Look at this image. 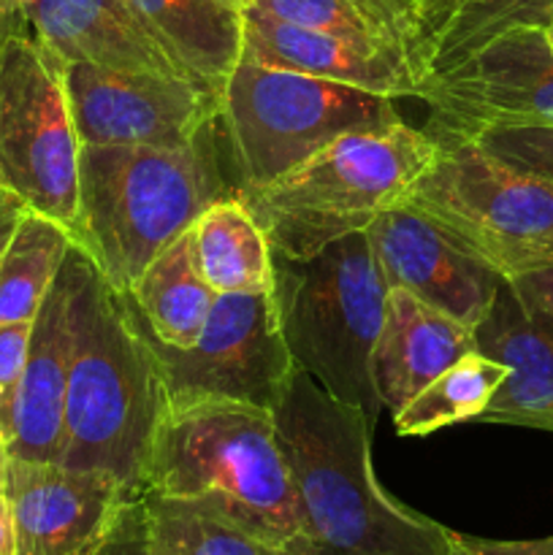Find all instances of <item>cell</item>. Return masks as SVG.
Returning <instances> with one entry per match:
<instances>
[{"label":"cell","mask_w":553,"mask_h":555,"mask_svg":"<svg viewBox=\"0 0 553 555\" xmlns=\"http://www.w3.org/2000/svg\"><path fill=\"white\" fill-rule=\"evenodd\" d=\"M312 555H448L453 531L396 502L372 466V423L293 369L271 410Z\"/></svg>","instance_id":"obj_1"},{"label":"cell","mask_w":553,"mask_h":555,"mask_svg":"<svg viewBox=\"0 0 553 555\" xmlns=\"http://www.w3.org/2000/svg\"><path fill=\"white\" fill-rule=\"evenodd\" d=\"M144 336L160 374L166 406L228 399L274 410L296 369L282 339L271 291L220 293L204 331L190 347L166 345L152 336L146 323Z\"/></svg>","instance_id":"obj_10"},{"label":"cell","mask_w":553,"mask_h":555,"mask_svg":"<svg viewBox=\"0 0 553 555\" xmlns=\"http://www.w3.org/2000/svg\"><path fill=\"white\" fill-rule=\"evenodd\" d=\"M399 119L396 98L242 57L222 87L217 125L236 163V190L282 177L342 135Z\"/></svg>","instance_id":"obj_7"},{"label":"cell","mask_w":553,"mask_h":555,"mask_svg":"<svg viewBox=\"0 0 553 555\" xmlns=\"http://www.w3.org/2000/svg\"><path fill=\"white\" fill-rule=\"evenodd\" d=\"M25 25L65 63L195 81L133 0H16Z\"/></svg>","instance_id":"obj_17"},{"label":"cell","mask_w":553,"mask_h":555,"mask_svg":"<svg viewBox=\"0 0 553 555\" xmlns=\"http://www.w3.org/2000/svg\"><path fill=\"white\" fill-rule=\"evenodd\" d=\"M475 352V328L428 307L404 287H388L374 345V388L385 410L399 412L445 369Z\"/></svg>","instance_id":"obj_19"},{"label":"cell","mask_w":553,"mask_h":555,"mask_svg":"<svg viewBox=\"0 0 553 555\" xmlns=\"http://www.w3.org/2000/svg\"><path fill=\"white\" fill-rule=\"evenodd\" d=\"M155 545L166 555H298L242 520L198 502L144 493Z\"/></svg>","instance_id":"obj_24"},{"label":"cell","mask_w":553,"mask_h":555,"mask_svg":"<svg viewBox=\"0 0 553 555\" xmlns=\"http://www.w3.org/2000/svg\"><path fill=\"white\" fill-rule=\"evenodd\" d=\"M437 139L399 122L358 130L236 198L263 228L274 258L307 260L352 233H363L432 163Z\"/></svg>","instance_id":"obj_5"},{"label":"cell","mask_w":553,"mask_h":555,"mask_svg":"<svg viewBox=\"0 0 553 555\" xmlns=\"http://www.w3.org/2000/svg\"><path fill=\"white\" fill-rule=\"evenodd\" d=\"M22 211H25V201L16 193H11V190H0V255H3Z\"/></svg>","instance_id":"obj_33"},{"label":"cell","mask_w":553,"mask_h":555,"mask_svg":"<svg viewBox=\"0 0 553 555\" xmlns=\"http://www.w3.org/2000/svg\"><path fill=\"white\" fill-rule=\"evenodd\" d=\"M79 150L65 60L22 16L0 43V182L70 236L79 222Z\"/></svg>","instance_id":"obj_9"},{"label":"cell","mask_w":553,"mask_h":555,"mask_svg":"<svg viewBox=\"0 0 553 555\" xmlns=\"http://www.w3.org/2000/svg\"><path fill=\"white\" fill-rule=\"evenodd\" d=\"M366 238L388 287H404L470 328L486 318L502 276L450 242L415 209L401 201L388 206L366 228Z\"/></svg>","instance_id":"obj_14"},{"label":"cell","mask_w":553,"mask_h":555,"mask_svg":"<svg viewBox=\"0 0 553 555\" xmlns=\"http://www.w3.org/2000/svg\"><path fill=\"white\" fill-rule=\"evenodd\" d=\"M128 296L152 336L171 347H190L204 331L220 293L201 276L188 231L141 271Z\"/></svg>","instance_id":"obj_22"},{"label":"cell","mask_w":553,"mask_h":555,"mask_svg":"<svg viewBox=\"0 0 553 555\" xmlns=\"http://www.w3.org/2000/svg\"><path fill=\"white\" fill-rule=\"evenodd\" d=\"M244 60L339 81L388 98H417L426 70L396 43L309 30L244 9Z\"/></svg>","instance_id":"obj_15"},{"label":"cell","mask_w":553,"mask_h":555,"mask_svg":"<svg viewBox=\"0 0 553 555\" xmlns=\"http://www.w3.org/2000/svg\"><path fill=\"white\" fill-rule=\"evenodd\" d=\"M282 339L293 363L336 401L383 412L372 358L388 304L366 231L345 236L307 260L274 258L271 285Z\"/></svg>","instance_id":"obj_6"},{"label":"cell","mask_w":553,"mask_h":555,"mask_svg":"<svg viewBox=\"0 0 553 555\" xmlns=\"http://www.w3.org/2000/svg\"><path fill=\"white\" fill-rule=\"evenodd\" d=\"M504 282L526 318L553 334V260L526 266V269L504 276Z\"/></svg>","instance_id":"obj_31"},{"label":"cell","mask_w":553,"mask_h":555,"mask_svg":"<svg viewBox=\"0 0 553 555\" xmlns=\"http://www.w3.org/2000/svg\"><path fill=\"white\" fill-rule=\"evenodd\" d=\"M22 22V11L20 5H5V9H0V43L5 41V36H9L11 30H14L16 25Z\"/></svg>","instance_id":"obj_35"},{"label":"cell","mask_w":553,"mask_h":555,"mask_svg":"<svg viewBox=\"0 0 553 555\" xmlns=\"http://www.w3.org/2000/svg\"><path fill=\"white\" fill-rule=\"evenodd\" d=\"M236 195L226 182L217 122L184 146H81L74 242L103 280L128 293L141 271L211 204Z\"/></svg>","instance_id":"obj_3"},{"label":"cell","mask_w":553,"mask_h":555,"mask_svg":"<svg viewBox=\"0 0 553 555\" xmlns=\"http://www.w3.org/2000/svg\"><path fill=\"white\" fill-rule=\"evenodd\" d=\"M195 266L215 293H260L274 285L269 238L236 195L211 204L190 228Z\"/></svg>","instance_id":"obj_21"},{"label":"cell","mask_w":553,"mask_h":555,"mask_svg":"<svg viewBox=\"0 0 553 555\" xmlns=\"http://www.w3.org/2000/svg\"><path fill=\"white\" fill-rule=\"evenodd\" d=\"M16 0H0V9H5V5H14Z\"/></svg>","instance_id":"obj_40"},{"label":"cell","mask_w":553,"mask_h":555,"mask_svg":"<svg viewBox=\"0 0 553 555\" xmlns=\"http://www.w3.org/2000/svg\"><path fill=\"white\" fill-rule=\"evenodd\" d=\"M0 555H16L14 526H11V513L5 496L0 499Z\"/></svg>","instance_id":"obj_34"},{"label":"cell","mask_w":553,"mask_h":555,"mask_svg":"<svg viewBox=\"0 0 553 555\" xmlns=\"http://www.w3.org/2000/svg\"><path fill=\"white\" fill-rule=\"evenodd\" d=\"M545 33H548V38H551V43H553V14H551V20H548Z\"/></svg>","instance_id":"obj_38"},{"label":"cell","mask_w":553,"mask_h":555,"mask_svg":"<svg viewBox=\"0 0 553 555\" xmlns=\"http://www.w3.org/2000/svg\"><path fill=\"white\" fill-rule=\"evenodd\" d=\"M130 496L136 493L103 472L9 455L5 504L16 555H90Z\"/></svg>","instance_id":"obj_13"},{"label":"cell","mask_w":553,"mask_h":555,"mask_svg":"<svg viewBox=\"0 0 553 555\" xmlns=\"http://www.w3.org/2000/svg\"><path fill=\"white\" fill-rule=\"evenodd\" d=\"M247 9L260 11V14L266 16H274V20L291 22V25L309 27V30L396 43V47H401L404 52H410L412 60L423 68V63L415 57V52H412L410 43L404 41V36H401L388 20H383L377 11L366 9V5L358 3V0H255Z\"/></svg>","instance_id":"obj_27"},{"label":"cell","mask_w":553,"mask_h":555,"mask_svg":"<svg viewBox=\"0 0 553 555\" xmlns=\"http://www.w3.org/2000/svg\"><path fill=\"white\" fill-rule=\"evenodd\" d=\"M5 469H9V448L0 439V499L5 496Z\"/></svg>","instance_id":"obj_37"},{"label":"cell","mask_w":553,"mask_h":555,"mask_svg":"<svg viewBox=\"0 0 553 555\" xmlns=\"http://www.w3.org/2000/svg\"><path fill=\"white\" fill-rule=\"evenodd\" d=\"M90 555H166L152 540L144 493H136L119 507L117 518Z\"/></svg>","instance_id":"obj_30"},{"label":"cell","mask_w":553,"mask_h":555,"mask_svg":"<svg viewBox=\"0 0 553 555\" xmlns=\"http://www.w3.org/2000/svg\"><path fill=\"white\" fill-rule=\"evenodd\" d=\"M163 412L166 393L144 323L128 293L114 291L85 253L74 296V350L57 464L103 472L130 493H141Z\"/></svg>","instance_id":"obj_2"},{"label":"cell","mask_w":553,"mask_h":555,"mask_svg":"<svg viewBox=\"0 0 553 555\" xmlns=\"http://www.w3.org/2000/svg\"><path fill=\"white\" fill-rule=\"evenodd\" d=\"M139 14L198 85L222 95L242 60L244 9L236 0H133Z\"/></svg>","instance_id":"obj_20"},{"label":"cell","mask_w":553,"mask_h":555,"mask_svg":"<svg viewBox=\"0 0 553 555\" xmlns=\"http://www.w3.org/2000/svg\"><path fill=\"white\" fill-rule=\"evenodd\" d=\"M551 14L553 0H459L434 36L432 74L453 68L466 54L510 27H545Z\"/></svg>","instance_id":"obj_26"},{"label":"cell","mask_w":553,"mask_h":555,"mask_svg":"<svg viewBox=\"0 0 553 555\" xmlns=\"http://www.w3.org/2000/svg\"><path fill=\"white\" fill-rule=\"evenodd\" d=\"M74 244L68 228L25 206L0 255V323L36 318Z\"/></svg>","instance_id":"obj_23"},{"label":"cell","mask_w":553,"mask_h":555,"mask_svg":"<svg viewBox=\"0 0 553 555\" xmlns=\"http://www.w3.org/2000/svg\"><path fill=\"white\" fill-rule=\"evenodd\" d=\"M448 555H464V553L459 551V545H455V540H453V547H450V553H448Z\"/></svg>","instance_id":"obj_39"},{"label":"cell","mask_w":553,"mask_h":555,"mask_svg":"<svg viewBox=\"0 0 553 555\" xmlns=\"http://www.w3.org/2000/svg\"><path fill=\"white\" fill-rule=\"evenodd\" d=\"M434 139L437 152L401 204L502 280L553 260V182L499 160L472 139Z\"/></svg>","instance_id":"obj_8"},{"label":"cell","mask_w":553,"mask_h":555,"mask_svg":"<svg viewBox=\"0 0 553 555\" xmlns=\"http://www.w3.org/2000/svg\"><path fill=\"white\" fill-rule=\"evenodd\" d=\"M81 146H184L220 117V95L190 79L65 63Z\"/></svg>","instance_id":"obj_12"},{"label":"cell","mask_w":553,"mask_h":555,"mask_svg":"<svg viewBox=\"0 0 553 555\" xmlns=\"http://www.w3.org/2000/svg\"><path fill=\"white\" fill-rule=\"evenodd\" d=\"M464 555H553V537L548 540H480V537L453 534Z\"/></svg>","instance_id":"obj_32"},{"label":"cell","mask_w":553,"mask_h":555,"mask_svg":"<svg viewBox=\"0 0 553 555\" xmlns=\"http://www.w3.org/2000/svg\"><path fill=\"white\" fill-rule=\"evenodd\" d=\"M426 133L472 135L491 125H553V43L545 27L518 25L426 76Z\"/></svg>","instance_id":"obj_11"},{"label":"cell","mask_w":553,"mask_h":555,"mask_svg":"<svg viewBox=\"0 0 553 555\" xmlns=\"http://www.w3.org/2000/svg\"><path fill=\"white\" fill-rule=\"evenodd\" d=\"M0 190H3V182H0Z\"/></svg>","instance_id":"obj_41"},{"label":"cell","mask_w":553,"mask_h":555,"mask_svg":"<svg viewBox=\"0 0 553 555\" xmlns=\"http://www.w3.org/2000/svg\"><path fill=\"white\" fill-rule=\"evenodd\" d=\"M423 3H426L428 9H432V14L437 16L439 27H442V22L448 20V14L455 9V3H459V0H423Z\"/></svg>","instance_id":"obj_36"},{"label":"cell","mask_w":553,"mask_h":555,"mask_svg":"<svg viewBox=\"0 0 553 555\" xmlns=\"http://www.w3.org/2000/svg\"><path fill=\"white\" fill-rule=\"evenodd\" d=\"M475 350L507 366L477 421L553 434V334L526 318L504 280L475 325Z\"/></svg>","instance_id":"obj_18"},{"label":"cell","mask_w":553,"mask_h":555,"mask_svg":"<svg viewBox=\"0 0 553 555\" xmlns=\"http://www.w3.org/2000/svg\"><path fill=\"white\" fill-rule=\"evenodd\" d=\"M81 247H70L57 280L33 318L25 374L14 406L9 455L20 461L57 464L65 431L70 350H74V296L81 269Z\"/></svg>","instance_id":"obj_16"},{"label":"cell","mask_w":553,"mask_h":555,"mask_svg":"<svg viewBox=\"0 0 553 555\" xmlns=\"http://www.w3.org/2000/svg\"><path fill=\"white\" fill-rule=\"evenodd\" d=\"M507 377V366L491 361L483 352H470L437 379L412 396L399 412L394 426L399 437H428L455 423L475 421L493 399L499 385Z\"/></svg>","instance_id":"obj_25"},{"label":"cell","mask_w":553,"mask_h":555,"mask_svg":"<svg viewBox=\"0 0 553 555\" xmlns=\"http://www.w3.org/2000/svg\"><path fill=\"white\" fill-rule=\"evenodd\" d=\"M461 139H472L499 160L553 182V125H491Z\"/></svg>","instance_id":"obj_28"},{"label":"cell","mask_w":553,"mask_h":555,"mask_svg":"<svg viewBox=\"0 0 553 555\" xmlns=\"http://www.w3.org/2000/svg\"><path fill=\"white\" fill-rule=\"evenodd\" d=\"M33 320L27 323H0V439L9 448L14 434V406L25 374L27 347H30Z\"/></svg>","instance_id":"obj_29"},{"label":"cell","mask_w":553,"mask_h":555,"mask_svg":"<svg viewBox=\"0 0 553 555\" xmlns=\"http://www.w3.org/2000/svg\"><path fill=\"white\" fill-rule=\"evenodd\" d=\"M141 493L209 504L249 529L312 555L271 410L206 399L168 404Z\"/></svg>","instance_id":"obj_4"}]
</instances>
